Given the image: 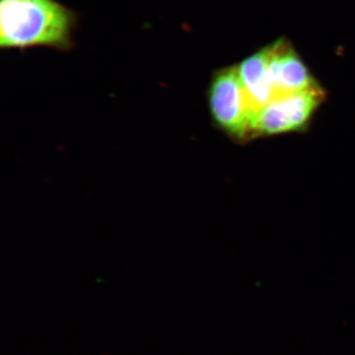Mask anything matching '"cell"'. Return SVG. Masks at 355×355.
<instances>
[{"label": "cell", "instance_id": "cell-1", "mask_svg": "<svg viewBox=\"0 0 355 355\" xmlns=\"http://www.w3.org/2000/svg\"><path fill=\"white\" fill-rule=\"evenodd\" d=\"M76 25L73 11L55 0H0L2 49L69 50Z\"/></svg>", "mask_w": 355, "mask_h": 355}, {"label": "cell", "instance_id": "cell-2", "mask_svg": "<svg viewBox=\"0 0 355 355\" xmlns=\"http://www.w3.org/2000/svg\"><path fill=\"white\" fill-rule=\"evenodd\" d=\"M324 93L317 85L307 90L277 98L250 120V137L298 132L308 125L324 101Z\"/></svg>", "mask_w": 355, "mask_h": 355}, {"label": "cell", "instance_id": "cell-3", "mask_svg": "<svg viewBox=\"0 0 355 355\" xmlns=\"http://www.w3.org/2000/svg\"><path fill=\"white\" fill-rule=\"evenodd\" d=\"M207 104L214 125L222 132L237 140L250 137V113L236 65L214 72Z\"/></svg>", "mask_w": 355, "mask_h": 355}, {"label": "cell", "instance_id": "cell-4", "mask_svg": "<svg viewBox=\"0 0 355 355\" xmlns=\"http://www.w3.org/2000/svg\"><path fill=\"white\" fill-rule=\"evenodd\" d=\"M268 78L272 100L319 85L291 42L279 39L270 44Z\"/></svg>", "mask_w": 355, "mask_h": 355}, {"label": "cell", "instance_id": "cell-5", "mask_svg": "<svg viewBox=\"0 0 355 355\" xmlns=\"http://www.w3.org/2000/svg\"><path fill=\"white\" fill-rule=\"evenodd\" d=\"M270 55V46H268L236 65L249 110L250 120L273 98L268 78Z\"/></svg>", "mask_w": 355, "mask_h": 355}]
</instances>
